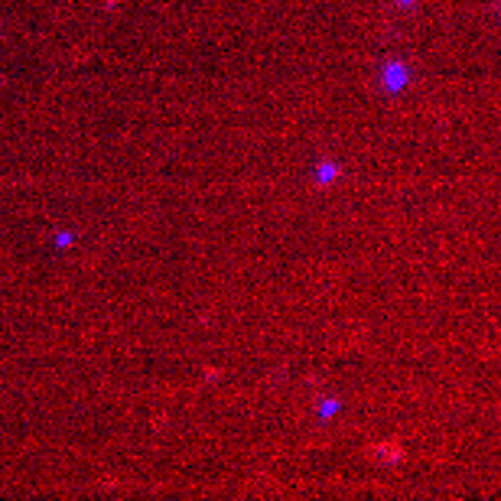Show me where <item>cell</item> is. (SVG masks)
Returning a JSON list of instances; mask_svg holds the SVG:
<instances>
[{
    "mask_svg": "<svg viewBox=\"0 0 501 501\" xmlns=\"http://www.w3.org/2000/svg\"><path fill=\"white\" fill-rule=\"evenodd\" d=\"M401 3H414V0H401Z\"/></svg>",
    "mask_w": 501,
    "mask_h": 501,
    "instance_id": "obj_4",
    "label": "cell"
},
{
    "mask_svg": "<svg viewBox=\"0 0 501 501\" xmlns=\"http://www.w3.org/2000/svg\"><path fill=\"white\" fill-rule=\"evenodd\" d=\"M339 176V166L335 163H319V170H316V179L319 182H332Z\"/></svg>",
    "mask_w": 501,
    "mask_h": 501,
    "instance_id": "obj_2",
    "label": "cell"
},
{
    "mask_svg": "<svg viewBox=\"0 0 501 501\" xmlns=\"http://www.w3.org/2000/svg\"><path fill=\"white\" fill-rule=\"evenodd\" d=\"M335 410H339V401H335V397H332V401H322V404H319V416H326V420H329Z\"/></svg>",
    "mask_w": 501,
    "mask_h": 501,
    "instance_id": "obj_3",
    "label": "cell"
},
{
    "mask_svg": "<svg viewBox=\"0 0 501 501\" xmlns=\"http://www.w3.org/2000/svg\"><path fill=\"white\" fill-rule=\"evenodd\" d=\"M407 82V69L401 62H391L387 65V72H384V85L391 88V91H397V88Z\"/></svg>",
    "mask_w": 501,
    "mask_h": 501,
    "instance_id": "obj_1",
    "label": "cell"
}]
</instances>
